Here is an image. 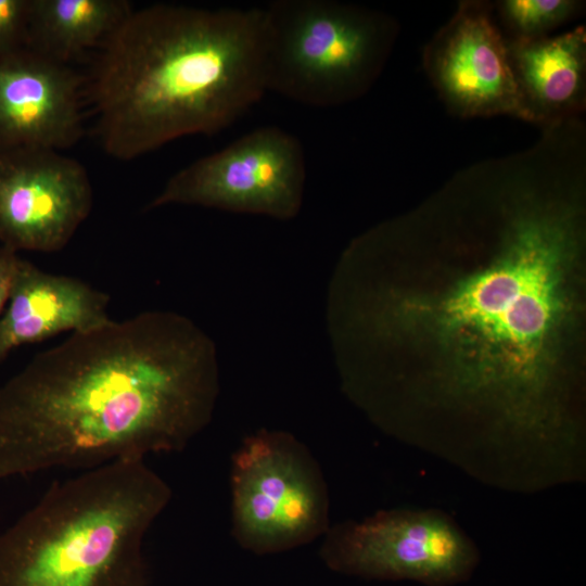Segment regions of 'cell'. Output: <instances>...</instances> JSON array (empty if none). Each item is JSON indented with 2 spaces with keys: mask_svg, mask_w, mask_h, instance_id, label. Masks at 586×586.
<instances>
[{
  "mask_svg": "<svg viewBox=\"0 0 586 586\" xmlns=\"http://www.w3.org/2000/svg\"><path fill=\"white\" fill-rule=\"evenodd\" d=\"M586 174L531 148L458 171L341 253L340 386L384 434L518 491L586 462Z\"/></svg>",
  "mask_w": 586,
  "mask_h": 586,
  "instance_id": "obj_1",
  "label": "cell"
},
{
  "mask_svg": "<svg viewBox=\"0 0 586 586\" xmlns=\"http://www.w3.org/2000/svg\"><path fill=\"white\" fill-rule=\"evenodd\" d=\"M218 395L216 345L181 314L72 333L0 387V480L181 451Z\"/></svg>",
  "mask_w": 586,
  "mask_h": 586,
  "instance_id": "obj_2",
  "label": "cell"
},
{
  "mask_svg": "<svg viewBox=\"0 0 586 586\" xmlns=\"http://www.w3.org/2000/svg\"><path fill=\"white\" fill-rule=\"evenodd\" d=\"M98 50L85 98L102 149L122 161L217 133L267 91L263 8L152 4Z\"/></svg>",
  "mask_w": 586,
  "mask_h": 586,
  "instance_id": "obj_3",
  "label": "cell"
},
{
  "mask_svg": "<svg viewBox=\"0 0 586 586\" xmlns=\"http://www.w3.org/2000/svg\"><path fill=\"white\" fill-rule=\"evenodd\" d=\"M171 496L144 459L55 482L0 534V586H149L143 542Z\"/></svg>",
  "mask_w": 586,
  "mask_h": 586,
  "instance_id": "obj_4",
  "label": "cell"
},
{
  "mask_svg": "<svg viewBox=\"0 0 586 586\" xmlns=\"http://www.w3.org/2000/svg\"><path fill=\"white\" fill-rule=\"evenodd\" d=\"M263 12L266 90L313 106L369 91L398 34L390 15L334 0H275Z\"/></svg>",
  "mask_w": 586,
  "mask_h": 586,
  "instance_id": "obj_5",
  "label": "cell"
},
{
  "mask_svg": "<svg viewBox=\"0 0 586 586\" xmlns=\"http://www.w3.org/2000/svg\"><path fill=\"white\" fill-rule=\"evenodd\" d=\"M231 535L257 556L280 553L322 538L330 496L322 470L294 434L259 429L231 456Z\"/></svg>",
  "mask_w": 586,
  "mask_h": 586,
  "instance_id": "obj_6",
  "label": "cell"
},
{
  "mask_svg": "<svg viewBox=\"0 0 586 586\" xmlns=\"http://www.w3.org/2000/svg\"><path fill=\"white\" fill-rule=\"evenodd\" d=\"M318 555L339 574L424 586L468 582L481 562L474 540L436 508L382 509L341 521L330 525Z\"/></svg>",
  "mask_w": 586,
  "mask_h": 586,
  "instance_id": "obj_7",
  "label": "cell"
},
{
  "mask_svg": "<svg viewBox=\"0 0 586 586\" xmlns=\"http://www.w3.org/2000/svg\"><path fill=\"white\" fill-rule=\"evenodd\" d=\"M305 180L298 139L265 126L177 171L148 207L194 205L290 220L303 206Z\"/></svg>",
  "mask_w": 586,
  "mask_h": 586,
  "instance_id": "obj_8",
  "label": "cell"
},
{
  "mask_svg": "<svg viewBox=\"0 0 586 586\" xmlns=\"http://www.w3.org/2000/svg\"><path fill=\"white\" fill-rule=\"evenodd\" d=\"M92 187L85 167L60 151H0V244L18 253L62 250L89 216Z\"/></svg>",
  "mask_w": 586,
  "mask_h": 586,
  "instance_id": "obj_9",
  "label": "cell"
},
{
  "mask_svg": "<svg viewBox=\"0 0 586 586\" xmlns=\"http://www.w3.org/2000/svg\"><path fill=\"white\" fill-rule=\"evenodd\" d=\"M487 1H461L423 50V67L447 110L461 118L508 115L527 122L506 37Z\"/></svg>",
  "mask_w": 586,
  "mask_h": 586,
  "instance_id": "obj_10",
  "label": "cell"
},
{
  "mask_svg": "<svg viewBox=\"0 0 586 586\" xmlns=\"http://www.w3.org/2000/svg\"><path fill=\"white\" fill-rule=\"evenodd\" d=\"M85 82L28 47L0 58V151L63 150L84 136Z\"/></svg>",
  "mask_w": 586,
  "mask_h": 586,
  "instance_id": "obj_11",
  "label": "cell"
},
{
  "mask_svg": "<svg viewBox=\"0 0 586 586\" xmlns=\"http://www.w3.org/2000/svg\"><path fill=\"white\" fill-rule=\"evenodd\" d=\"M110 297L86 282L50 273L20 257L0 317V362L24 344L109 322Z\"/></svg>",
  "mask_w": 586,
  "mask_h": 586,
  "instance_id": "obj_12",
  "label": "cell"
},
{
  "mask_svg": "<svg viewBox=\"0 0 586 586\" xmlns=\"http://www.w3.org/2000/svg\"><path fill=\"white\" fill-rule=\"evenodd\" d=\"M506 42L527 123L542 129L581 117L586 107L585 26L534 39L506 37Z\"/></svg>",
  "mask_w": 586,
  "mask_h": 586,
  "instance_id": "obj_13",
  "label": "cell"
},
{
  "mask_svg": "<svg viewBox=\"0 0 586 586\" xmlns=\"http://www.w3.org/2000/svg\"><path fill=\"white\" fill-rule=\"evenodd\" d=\"M131 11L125 0H30L27 47L68 64L99 48Z\"/></svg>",
  "mask_w": 586,
  "mask_h": 586,
  "instance_id": "obj_14",
  "label": "cell"
},
{
  "mask_svg": "<svg viewBox=\"0 0 586 586\" xmlns=\"http://www.w3.org/2000/svg\"><path fill=\"white\" fill-rule=\"evenodd\" d=\"M583 3L574 0H501L493 4L507 38L534 39L574 18Z\"/></svg>",
  "mask_w": 586,
  "mask_h": 586,
  "instance_id": "obj_15",
  "label": "cell"
},
{
  "mask_svg": "<svg viewBox=\"0 0 586 586\" xmlns=\"http://www.w3.org/2000/svg\"><path fill=\"white\" fill-rule=\"evenodd\" d=\"M30 0H0V58L27 47Z\"/></svg>",
  "mask_w": 586,
  "mask_h": 586,
  "instance_id": "obj_16",
  "label": "cell"
},
{
  "mask_svg": "<svg viewBox=\"0 0 586 586\" xmlns=\"http://www.w3.org/2000/svg\"><path fill=\"white\" fill-rule=\"evenodd\" d=\"M20 256L0 244V317L7 305Z\"/></svg>",
  "mask_w": 586,
  "mask_h": 586,
  "instance_id": "obj_17",
  "label": "cell"
}]
</instances>
